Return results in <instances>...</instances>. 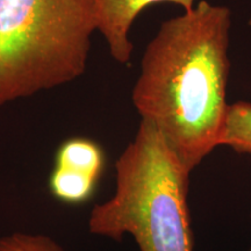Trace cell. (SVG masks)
Returning <instances> with one entry per match:
<instances>
[{"label":"cell","instance_id":"1","mask_svg":"<svg viewBox=\"0 0 251 251\" xmlns=\"http://www.w3.org/2000/svg\"><path fill=\"white\" fill-rule=\"evenodd\" d=\"M231 11L201 0L161 25L131 100L188 172L220 147L227 115Z\"/></svg>","mask_w":251,"mask_h":251},{"label":"cell","instance_id":"2","mask_svg":"<svg viewBox=\"0 0 251 251\" xmlns=\"http://www.w3.org/2000/svg\"><path fill=\"white\" fill-rule=\"evenodd\" d=\"M115 192L90 213L97 236L130 235L140 251H196L187 205L188 172L162 134L141 120L115 162Z\"/></svg>","mask_w":251,"mask_h":251},{"label":"cell","instance_id":"3","mask_svg":"<svg viewBox=\"0 0 251 251\" xmlns=\"http://www.w3.org/2000/svg\"><path fill=\"white\" fill-rule=\"evenodd\" d=\"M96 0H0V106L83 76Z\"/></svg>","mask_w":251,"mask_h":251},{"label":"cell","instance_id":"4","mask_svg":"<svg viewBox=\"0 0 251 251\" xmlns=\"http://www.w3.org/2000/svg\"><path fill=\"white\" fill-rule=\"evenodd\" d=\"M98 13V31L107 42L109 54L120 64H128L134 46L130 30L134 21L143 9L159 2H172L190 11L196 0H96Z\"/></svg>","mask_w":251,"mask_h":251},{"label":"cell","instance_id":"5","mask_svg":"<svg viewBox=\"0 0 251 251\" xmlns=\"http://www.w3.org/2000/svg\"><path fill=\"white\" fill-rule=\"evenodd\" d=\"M55 166L85 172L99 179L105 168V153L96 141L86 137H71L58 147Z\"/></svg>","mask_w":251,"mask_h":251},{"label":"cell","instance_id":"6","mask_svg":"<svg viewBox=\"0 0 251 251\" xmlns=\"http://www.w3.org/2000/svg\"><path fill=\"white\" fill-rule=\"evenodd\" d=\"M98 178L74 169L54 166L49 176V191L65 205H81L92 197Z\"/></svg>","mask_w":251,"mask_h":251},{"label":"cell","instance_id":"7","mask_svg":"<svg viewBox=\"0 0 251 251\" xmlns=\"http://www.w3.org/2000/svg\"><path fill=\"white\" fill-rule=\"evenodd\" d=\"M220 146L251 156V102L229 103Z\"/></svg>","mask_w":251,"mask_h":251},{"label":"cell","instance_id":"8","mask_svg":"<svg viewBox=\"0 0 251 251\" xmlns=\"http://www.w3.org/2000/svg\"><path fill=\"white\" fill-rule=\"evenodd\" d=\"M0 251H68L45 234L17 231L0 237Z\"/></svg>","mask_w":251,"mask_h":251},{"label":"cell","instance_id":"9","mask_svg":"<svg viewBox=\"0 0 251 251\" xmlns=\"http://www.w3.org/2000/svg\"><path fill=\"white\" fill-rule=\"evenodd\" d=\"M249 26L251 27V17H250V19H249Z\"/></svg>","mask_w":251,"mask_h":251},{"label":"cell","instance_id":"10","mask_svg":"<svg viewBox=\"0 0 251 251\" xmlns=\"http://www.w3.org/2000/svg\"><path fill=\"white\" fill-rule=\"evenodd\" d=\"M250 218H251V211H250Z\"/></svg>","mask_w":251,"mask_h":251},{"label":"cell","instance_id":"11","mask_svg":"<svg viewBox=\"0 0 251 251\" xmlns=\"http://www.w3.org/2000/svg\"><path fill=\"white\" fill-rule=\"evenodd\" d=\"M250 251H251V248H250Z\"/></svg>","mask_w":251,"mask_h":251}]
</instances>
